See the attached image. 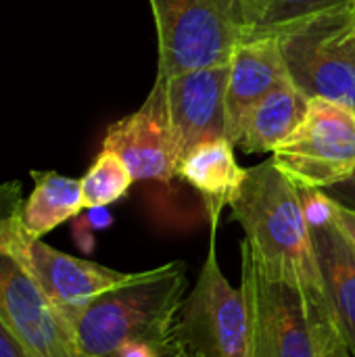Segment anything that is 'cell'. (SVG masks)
<instances>
[{
	"instance_id": "ffe728a7",
	"label": "cell",
	"mask_w": 355,
	"mask_h": 357,
	"mask_svg": "<svg viewBox=\"0 0 355 357\" xmlns=\"http://www.w3.org/2000/svg\"><path fill=\"white\" fill-rule=\"evenodd\" d=\"M320 357H355L352 349L345 345V341L339 337L335 324H326L322 328L320 339Z\"/></svg>"
},
{
	"instance_id": "9a60e30c",
	"label": "cell",
	"mask_w": 355,
	"mask_h": 357,
	"mask_svg": "<svg viewBox=\"0 0 355 357\" xmlns=\"http://www.w3.org/2000/svg\"><path fill=\"white\" fill-rule=\"evenodd\" d=\"M310 98L287 82L268 94L241 123L234 146L245 153H274L303 121Z\"/></svg>"
},
{
	"instance_id": "8992f818",
	"label": "cell",
	"mask_w": 355,
	"mask_h": 357,
	"mask_svg": "<svg viewBox=\"0 0 355 357\" xmlns=\"http://www.w3.org/2000/svg\"><path fill=\"white\" fill-rule=\"evenodd\" d=\"M218 228L192 289L186 293L174 326L182 357H249V318L243 289H234L218 259Z\"/></svg>"
},
{
	"instance_id": "44dd1931",
	"label": "cell",
	"mask_w": 355,
	"mask_h": 357,
	"mask_svg": "<svg viewBox=\"0 0 355 357\" xmlns=\"http://www.w3.org/2000/svg\"><path fill=\"white\" fill-rule=\"evenodd\" d=\"M335 226L343 232V236L354 245L355 249V209L347 207L337 201V215H335Z\"/></svg>"
},
{
	"instance_id": "52a82bcc",
	"label": "cell",
	"mask_w": 355,
	"mask_h": 357,
	"mask_svg": "<svg viewBox=\"0 0 355 357\" xmlns=\"http://www.w3.org/2000/svg\"><path fill=\"white\" fill-rule=\"evenodd\" d=\"M278 40L291 82L310 100L355 111V6L324 13Z\"/></svg>"
},
{
	"instance_id": "277c9868",
	"label": "cell",
	"mask_w": 355,
	"mask_h": 357,
	"mask_svg": "<svg viewBox=\"0 0 355 357\" xmlns=\"http://www.w3.org/2000/svg\"><path fill=\"white\" fill-rule=\"evenodd\" d=\"M159 40V77L230 63L251 40L249 0H149Z\"/></svg>"
},
{
	"instance_id": "603a6c76",
	"label": "cell",
	"mask_w": 355,
	"mask_h": 357,
	"mask_svg": "<svg viewBox=\"0 0 355 357\" xmlns=\"http://www.w3.org/2000/svg\"><path fill=\"white\" fill-rule=\"evenodd\" d=\"M0 357H27L23 351H21V347L4 333V331H0Z\"/></svg>"
},
{
	"instance_id": "5bb4252c",
	"label": "cell",
	"mask_w": 355,
	"mask_h": 357,
	"mask_svg": "<svg viewBox=\"0 0 355 357\" xmlns=\"http://www.w3.org/2000/svg\"><path fill=\"white\" fill-rule=\"evenodd\" d=\"M324 291L339 337L355 356V249L333 224L312 230Z\"/></svg>"
},
{
	"instance_id": "2e32d148",
	"label": "cell",
	"mask_w": 355,
	"mask_h": 357,
	"mask_svg": "<svg viewBox=\"0 0 355 357\" xmlns=\"http://www.w3.org/2000/svg\"><path fill=\"white\" fill-rule=\"evenodd\" d=\"M31 178L33 190L21 205V228L29 241H42L86 209L82 182L56 172H31Z\"/></svg>"
},
{
	"instance_id": "ac0fdd59",
	"label": "cell",
	"mask_w": 355,
	"mask_h": 357,
	"mask_svg": "<svg viewBox=\"0 0 355 357\" xmlns=\"http://www.w3.org/2000/svg\"><path fill=\"white\" fill-rule=\"evenodd\" d=\"M82 182V197H84V207H107L130 190V186L136 182L134 176L130 174L128 165L121 161L119 155L113 151L103 149L98 157L92 161Z\"/></svg>"
},
{
	"instance_id": "d6986e66",
	"label": "cell",
	"mask_w": 355,
	"mask_h": 357,
	"mask_svg": "<svg viewBox=\"0 0 355 357\" xmlns=\"http://www.w3.org/2000/svg\"><path fill=\"white\" fill-rule=\"evenodd\" d=\"M297 188H299L301 209L310 228L318 230V228L333 226L335 215H337V201L324 195L322 188H303V186H297Z\"/></svg>"
},
{
	"instance_id": "30bf717a",
	"label": "cell",
	"mask_w": 355,
	"mask_h": 357,
	"mask_svg": "<svg viewBox=\"0 0 355 357\" xmlns=\"http://www.w3.org/2000/svg\"><path fill=\"white\" fill-rule=\"evenodd\" d=\"M230 63L165 77L169 119L182 159L201 142L228 138L226 90Z\"/></svg>"
},
{
	"instance_id": "e0dca14e",
	"label": "cell",
	"mask_w": 355,
	"mask_h": 357,
	"mask_svg": "<svg viewBox=\"0 0 355 357\" xmlns=\"http://www.w3.org/2000/svg\"><path fill=\"white\" fill-rule=\"evenodd\" d=\"M347 6H355V0H249L253 21L251 40L282 38L324 13Z\"/></svg>"
},
{
	"instance_id": "3957f363",
	"label": "cell",
	"mask_w": 355,
	"mask_h": 357,
	"mask_svg": "<svg viewBox=\"0 0 355 357\" xmlns=\"http://www.w3.org/2000/svg\"><path fill=\"white\" fill-rule=\"evenodd\" d=\"M21 205V184H0V331L27 357H88L31 274Z\"/></svg>"
},
{
	"instance_id": "8fae6325",
	"label": "cell",
	"mask_w": 355,
	"mask_h": 357,
	"mask_svg": "<svg viewBox=\"0 0 355 357\" xmlns=\"http://www.w3.org/2000/svg\"><path fill=\"white\" fill-rule=\"evenodd\" d=\"M27 264L38 287L59 316L77 312L100 295L126 287L140 276V272H117L88 259H77L52 249L44 241L29 243Z\"/></svg>"
},
{
	"instance_id": "5b68a950",
	"label": "cell",
	"mask_w": 355,
	"mask_h": 357,
	"mask_svg": "<svg viewBox=\"0 0 355 357\" xmlns=\"http://www.w3.org/2000/svg\"><path fill=\"white\" fill-rule=\"evenodd\" d=\"M241 289L249 318V357H320L324 320L291 284L268 276L241 247Z\"/></svg>"
},
{
	"instance_id": "6da1fadb",
	"label": "cell",
	"mask_w": 355,
	"mask_h": 357,
	"mask_svg": "<svg viewBox=\"0 0 355 357\" xmlns=\"http://www.w3.org/2000/svg\"><path fill=\"white\" fill-rule=\"evenodd\" d=\"M230 209L232 220L245 232L241 247L251 253L257 266L268 276L295 287L324 320L333 322L299 188L278 169L274 159L247 169Z\"/></svg>"
},
{
	"instance_id": "7402d4cb",
	"label": "cell",
	"mask_w": 355,
	"mask_h": 357,
	"mask_svg": "<svg viewBox=\"0 0 355 357\" xmlns=\"http://www.w3.org/2000/svg\"><path fill=\"white\" fill-rule=\"evenodd\" d=\"M86 224L92 228V230H105L113 224V215L107 211V207H92V209H86V215H84Z\"/></svg>"
},
{
	"instance_id": "4fadbf2b",
	"label": "cell",
	"mask_w": 355,
	"mask_h": 357,
	"mask_svg": "<svg viewBox=\"0 0 355 357\" xmlns=\"http://www.w3.org/2000/svg\"><path fill=\"white\" fill-rule=\"evenodd\" d=\"M247 169L234 157V144L228 138L197 144L180 163L178 178L190 184L203 199L211 228H218L224 207H230Z\"/></svg>"
},
{
	"instance_id": "7c38bea8",
	"label": "cell",
	"mask_w": 355,
	"mask_h": 357,
	"mask_svg": "<svg viewBox=\"0 0 355 357\" xmlns=\"http://www.w3.org/2000/svg\"><path fill=\"white\" fill-rule=\"evenodd\" d=\"M287 82L291 77L278 38L249 40L234 50L226 90V134L232 144L245 117Z\"/></svg>"
},
{
	"instance_id": "ba28073f",
	"label": "cell",
	"mask_w": 355,
	"mask_h": 357,
	"mask_svg": "<svg viewBox=\"0 0 355 357\" xmlns=\"http://www.w3.org/2000/svg\"><path fill=\"white\" fill-rule=\"evenodd\" d=\"M295 186L326 188L355 176V111L312 98L299 128L272 153Z\"/></svg>"
},
{
	"instance_id": "cb8c5ba5",
	"label": "cell",
	"mask_w": 355,
	"mask_h": 357,
	"mask_svg": "<svg viewBox=\"0 0 355 357\" xmlns=\"http://www.w3.org/2000/svg\"><path fill=\"white\" fill-rule=\"evenodd\" d=\"M352 180H354V184H355V176H354V178H352Z\"/></svg>"
},
{
	"instance_id": "9c48e42d",
	"label": "cell",
	"mask_w": 355,
	"mask_h": 357,
	"mask_svg": "<svg viewBox=\"0 0 355 357\" xmlns=\"http://www.w3.org/2000/svg\"><path fill=\"white\" fill-rule=\"evenodd\" d=\"M103 149L119 155L134 180L169 184L178 176L180 153L167 109L165 77L157 75L140 109L109 126Z\"/></svg>"
},
{
	"instance_id": "7a4b0ae2",
	"label": "cell",
	"mask_w": 355,
	"mask_h": 357,
	"mask_svg": "<svg viewBox=\"0 0 355 357\" xmlns=\"http://www.w3.org/2000/svg\"><path fill=\"white\" fill-rule=\"evenodd\" d=\"M186 274L184 261L140 272L134 282L61 318L88 357H111L132 341L169 343L188 291Z\"/></svg>"
}]
</instances>
